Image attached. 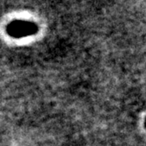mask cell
Masks as SVG:
<instances>
[{
	"mask_svg": "<svg viewBox=\"0 0 146 146\" xmlns=\"http://www.w3.org/2000/svg\"><path fill=\"white\" fill-rule=\"evenodd\" d=\"M38 31V25L28 20H13L6 27V33L13 38L29 37L36 35Z\"/></svg>",
	"mask_w": 146,
	"mask_h": 146,
	"instance_id": "6da1fadb",
	"label": "cell"
}]
</instances>
